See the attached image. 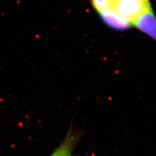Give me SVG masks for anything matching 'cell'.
Listing matches in <instances>:
<instances>
[{"label":"cell","instance_id":"1","mask_svg":"<svg viewBox=\"0 0 156 156\" xmlns=\"http://www.w3.org/2000/svg\"><path fill=\"white\" fill-rule=\"evenodd\" d=\"M151 9L150 0H110L109 10L115 11L133 24Z\"/></svg>","mask_w":156,"mask_h":156},{"label":"cell","instance_id":"4","mask_svg":"<svg viewBox=\"0 0 156 156\" xmlns=\"http://www.w3.org/2000/svg\"><path fill=\"white\" fill-rule=\"evenodd\" d=\"M78 139L79 135L72 130H70L61 144L50 156H74L73 155V150L76 145Z\"/></svg>","mask_w":156,"mask_h":156},{"label":"cell","instance_id":"2","mask_svg":"<svg viewBox=\"0 0 156 156\" xmlns=\"http://www.w3.org/2000/svg\"><path fill=\"white\" fill-rule=\"evenodd\" d=\"M98 14L106 26L116 30L124 31L133 26L132 23L112 10H105Z\"/></svg>","mask_w":156,"mask_h":156},{"label":"cell","instance_id":"3","mask_svg":"<svg viewBox=\"0 0 156 156\" xmlns=\"http://www.w3.org/2000/svg\"><path fill=\"white\" fill-rule=\"evenodd\" d=\"M133 25L156 42V17L152 8L141 15Z\"/></svg>","mask_w":156,"mask_h":156},{"label":"cell","instance_id":"5","mask_svg":"<svg viewBox=\"0 0 156 156\" xmlns=\"http://www.w3.org/2000/svg\"><path fill=\"white\" fill-rule=\"evenodd\" d=\"M95 11L99 13L110 8V0H90Z\"/></svg>","mask_w":156,"mask_h":156}]
</instances>
